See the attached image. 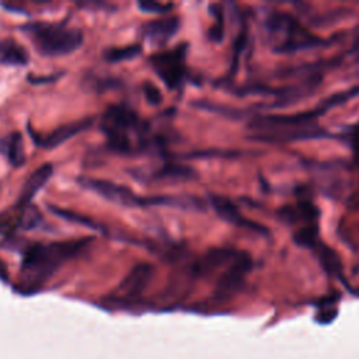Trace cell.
<instances>
[{"mask_svg":"<svg viewBox=\"0 0 359 359\" xmlns=\"http://www.w3.org/2000/svg\"><path fill=\"white\" fill-rule=\"evenodd\" d=\"M28 52L14 39H0V63L4 66H25Z\"/></svg>","mask_w":359,"mask_h":359,"instance_id":"5bb4252c","label":"cell"},{"mask_svg":"<svg viewBox=\"0 0 359 359\" xmlns=\"http://www.w3.org/2000/svg\"><path fill=\"white\" fill-rule=\"evenodd\" d=\"M180 21L177 17L149 21L142 27V35L154 45L165 43L178 29Z\"/></svg>","mask_w":359,"mask_h":359,"instance_id":"7c38bea8","label":"cell"},{"mask_svg":"<svg viewBox=\"0 0 359 359\" xmlns=\"http://www.w3.org/2000/svg\"><path fill=\"white\" fill-rule=\"evenodd\" d=\"M100 129L108 147L119 154H133L157 144V140L150 137L147 122L125 104L109 105L101 116Z\"/></svg>","mask_w":359,"mask_h":359,"instance_id":"7a4b0ae2","label":"cell"},{"mask_svg":"<svg viewBox=\"0 0 359 359\" xmlns=\"http://www.w3.org/2000/svg\"><path fill=\"white\" fill-rule=\"evenodd\" d=\"M52 175H53V165L50 163L41 164L25 180L24 185L21 187V191H20V195H18L15 203H18V205H29L31 201L41 191V188L48 184V181L50 180Z\"/></svg>","mask_w":359,"mask_h":359,"instance_id":"30bf717a","label":"cell"},{"mask_svg":"<svg viewBox=\"0 0 359 359\" xmlns=\"http://www.w3.org/2000/svg\"><path fill=\"white\" fill-rule=\"evenodd\" d=\"M42 222L43 217L35 205L14 203L0 210V236L10 237L20 230H34Z\"/></svg>","mask_w":359,"mask_h":359,"instance_id":"52a82bcc","label":"cell"},{"mask_svg":"<svg viewBox=\"0 0 359 359\" xmlns=\"http://www.w3.org/2000/svg\"><path fill=\"white\" fill-rule=\"evenodd\" d=\"M0 280L7 282L8 280V269L7 265L0 259Z\"/></svg>","mask_w":359,"mask_h":359,"instance_id":"ffe728a7","label":"cell"},{"mask_svg":"<svg viewBox=\"0 0 359 359\" xmlns=\"http://www.w3.org/2000/svg\"><path fill=\"white\" fill-rule=\"evenodd\" d=\"M0 153L6 156L10 165L14 168L21 167L25 163V153H24V143L22 135L20 132H13L0 139Z\"/></svg>","mask_w":359,"mask_h":359,"instance_id":"4fadbf2b","label":"cell"},{"mask_svg":"<svg viewBox=\"0 0 359 359\" xmlns=\"http://www.w3.org/2000/svg\"><path fill=\"white\" fill-rule=\"evenodd\" d=\"M185 43L174 49L158 52L150 56V63L163 83L171 88H178L185 77Z\"/></svg>","mask_w":359,"mask_h":359,"instance_id":"8992f818","label":"cell"},{"mask_svg":"<svg viewBox=\"0 0 359 359\" xmlns=\"http://www.w3.org/2000/svg\"><path fill=\"white\" fill-rule=\"evenodd\" d=\"M91 243V238H74L50 243H34L25 247L20 276L14 289L21 294L36 293L67 261Z\"/></svg>","mask_w":359,"mask_h":359,"instance_id":"6da1fadb","label":"cell"},{"mask_svg":"<svg viewBox=\"0 0 359 359\" xmlns=\"http://www.w3.org/2000/svg\"><path fill=\"white\" fill-rule=\"evenodd\" d=\"M144 95H146V98H147V101H149L150 104H158L160 100H161V94H160L158 90H157L154 86H151L150 83L144 84Z\"/></svg>","mask_w":359,"mask_h":359,"instance_id":"ac0fdd59","label":"cell"},{"mask_svg":"<svg viewBox=\"0 0 359 359\" xmlns=\"http://www.w3.org/2000/svg\"><path fill=\"white\" fill-rule=\"evenodd\" d=\"M55 79H57V76H46V77H43V76H32V74H29L28 76V81L29 83H32V84H41V83H49V81H53Z\"/></svg>","mask_w":359,"mask_h":359,"instance_id":"d6986e66","label":"cell"},{"mask_svg":"<svg viewBox=\"0 0 359 359\" xmlns=\"http://www.w3.org/2000/svg\"><path fill=\"white\" fill-rule=\"evenodd\" d=\"M209 199H210V203L212 206L215 208V210L217 212V215L224 219L226 222L231 223V224H236V226H240V227H244V229H250L252 231H259V233H265V229L245 217H243L240 215V212L237 210V208L229 202L227 199L219 196V195H209Z\"/></svg>","mask_w":359,"mask_h":359,"instance_id":"8fae6325","label":"cell"},{"mask_svg":"<svg viewBox=\"0 0 359 359\" xmlns=\"http://www.w3.org/2000/svg\"><path fill=\"white\" fill-rule=\"evenodd\" d=\"M266 32L278 53H290L296 50L318 46L321 39L304 29L299 21L285 13H272L265 21Z\"/></svg>","mask_w":359,"mask_h":359,"instance_id":"277c9868","label":"cell"},{"mask_svg":"<svg viewBox=\"0 0 359 359\" xmlns=\"http://www.w3.org/2000/svg\"><path fill=\"white\" fill-rule=\"evenodd\" d=\"M142 52L140 45H128V46H114V48H108L102 52V57L109 62V63H118V62H123V60H129L136 57L139 53Z\"/></svg>","mask_w":359,"mask_h":359,"instance_id":"2e32d148","label":"cell"},{"mask_svg":"<svg viewBox=\"0 0 359 359\" xmlns=\"http://www.w3.org/2000/svg\"><path fill=\"white\" fill-rule=\"evenodd\" d=\"M93 122H94V118L91 116V118H83V119H77L74 122L63 123V125L57 126L56 129H53L52 132H49L46 136L38 135L29 126H28V130H29L32 142L38 147L45 149V150H50V149H55V147L60 146L66 140L74 137L76 135L84 132L86 129H88L93 125Z\"/></svg>","mask_w":359,"mask_h":359,"instance_id":"ba28073f","label":"cell"},{"mask_svg":"<svg viewBox=\"0 0 359 359\" xmlns=\"http://www.w3.org/2000/svg\"><path fill=\"white\" fill-rule=\"evenodd\" d=\"M48 209L55 215V216H59L67 222H72V223H77L80 226H84V227H88L91 230H98V231H104V226L97 223L95 220H93L91 217L83 215V213H77V212H73V210H69V209H62L59 206H55V205H49Z\"/></svg>","mask_w":359,"mask_h":359,"instance_id":"9a60e30c","label":"cell"},{"mask_svg":"<svg viewBox=\"0 0 359 359\" xmlns=\"http://www.w3.org/2000/svg\"><path fill=\"white\" fill-rule=\"evenodd\" d=\"M77 182L84 188L95 192L97 195L102 196L104 199L122 205V206H147V205H174L175 198H165V196H156V198H143L133 194V191L125 185L100 180V178H88L80 177Z\"/></svg>","mask_w":359,"mask_h":359,"instance_id":"5b68a950","label":"cell"},{"mask_svg":"<svg viewBox=\"0 0 359 359\" xmlns=\"http://www.w3.org/2000/svg\"><path fill=\"white\" fill-rule=\"evenodd\" d=\"M153 272H154V268L150 264L147 262L137 264L130 269V272L119 283L116 293L114 296H118V299H125V300L137 297L147 287L153 276Z\"/></svg>","mask_w":359,"mask_h":359,"instance_id":"9c48e42d","label":"cell"},{"mask_svg":"<svg viewBox=\"0 0 359 359\" xmlns=\"http://www.w3.org/2000/svg\"><path fill=\"white\" fill-rule=\"evenodd\" d=\"M139 7L147 13H151V11L153 13H165V10H170L172 7V4H158V3L143 1V3H139Z\"/></svg>","mask_w":359,"mask_h":359,"instance_id":"e0dca14e","label":"cell"},{"mask_svg":"<svg viewBox=\"0 0 359 359\" xmlns=\"http://www.w3.org/2000/svg\"><path fill=\"white\" fill-rule=\"evenodd\" d=\"M20 29L28 36L34 48L42 56H65L76 52L84 41L81 29L65 22L34 21L24 24Z\"/></svg>","mask_w":359,"mask_h":359,"instance_id":"3957f363","label":"cell"}]
</instances>
